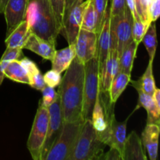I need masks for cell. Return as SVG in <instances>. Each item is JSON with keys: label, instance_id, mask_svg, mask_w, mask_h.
<instances>
[{"label": "cell", "instance_id": "cell-1", "mask_svg": "<svg viewBox=\"0 0 160 160\" xmlns=\"http://www.w3.org/2000/svg\"><path fill=\"white\" fill-rule=\"evenodd\" d=\"M65 71L58 91L63 123L83 119L84 64L75 56Z\"/></svg>", "mask_w": 160, "mask_h": 160}, {"label": "cell", "instance_id": "cell-42", "mask_svg": "<svg viewBox=\"0 0 160 160\" xmlns=\"http://www.w3.org/2000/svg\"><path fill=\"white\" fill-rule=\"evenodd\" d=\"M110 1H111V0H110Z\"/></svg>", "mask_w": 160, "mask_h": 160}, {"label": "cell", "instance_id": "cell-24", "mask_svg": "<svg viewBox=\"0 0 160 160\" xmlns=\"http://www.w3.org/2000/svg\"><path fill=\"white\" fill-rule=\"evenodd\" d=\"M5 77L15 82L29 84L28 72L20 60L11 61L5 69Z\"/></svg>", "mask_w": 160, "mask_h": 160}, {"label": "cell", "instance_id": "cell-9", "mask_svg": "<svg viewBox=\"0 0 160 160\" xmlns=\"http://www.w3.org/2000/svg\"><path fill=\"white\" fill-rule=\"evenodd\" d=\"M86 5L87 0L85 2L79 0L75 3L74 6L64 17L62 31H63L68 45H74L77 36L81 30L83 12Z\"/></svg>", "mask_w": 160, "mask_h": 160}, {"label": "cell", "instance_id": "cell-29", "mask_svg": "<svg viewBox=\"0 0 160 160\" xmlns=\"http://www.w3.org/2000/svg\"><path fill=\"white\" fill-rule=\"evenodd\" d=\"M148 28V25L145 24L140 17L133 19L132 38L134 42H135L136 43L139 45L142 42V38H143Z\"/></svg>", "mask_w": 160, "mask_h": 160}, {"label": "cell", "instance_id": "cell-26", "mask_svg": "<svg viewBox=\"0 0 160 160\" xmlns=\"http://www.w3.org/2000/svg\"><path fill=\"white\" fill-rule=\"evenodd\" d=\"M96 21V13L95 12L92 1L87 0V5H86L84 12H83L81 29L95 32Z\"/></svg>", "mask_w": 160, "mask_h": 160}, {"label": "cell", "instance_id": "cell-32", "mask_svg": "<svg viewBox=\"0 0 160 160\" xmlns=\"http://www.w3.org/2000/svg\"><path fill=\"white\" fill-rule=\"evenodd\" d=\"M43 78L45 84L52 88H56L59 86L62 80L61 73L53 69L47 71L45 75H43Z\"/></svg>", "mask_w": 160, "mask_h": 160}, {"label": "cell", "instance_id": "cell-23", "mask_svg": "<svg viewBox=\"0 0 160 160\" xmlns=\"http://www.w3.org/2000/svg\"><path fill=\"white\" fill-rule=\"evenodd\" d=\"M138 44L133 41L123 50L119 56V70L118 72L131 74L133 69V63L136 58V53Z\"/></svg>", "mask_w": 160, "mask_h": 160}, {"label": "cell", "instance_id": "cell-20", "mask_svg": "<svg viewBox=\"0 0 160 160\" xmlns=\"http://www.w3.org/2000/svg\"><path fill=\"white\" fill-rule=\"evenodd\" d=\"M76 56L74 45H69L60 50H56L52 59V69L62 73L65 71Z\"/></svg>", "mask_w": 160, "mask_h": 160}, {"label": "cell", "instance_id": "cell-17", "mask_svg": "<svg viewBox=\"0 0 160 160\" xmlns=\"http://www.w3.org/2000/svg\"><path fill=\"white\" fill-rule=\"evenodd\" d=\"M159 125L147 123L142 134V142L151 160H156L158 155Z\"/></svg>", "mask_w": 160, "mask_h": 160}, {"label": "cell", "instance_id": "cell-38", "mask_svg": "<svg viewBox=\"0 0 160 160\" xmlns=\"http://www.w3.org/2000/svg\"><path fill=\"white\" fill-rule=\"evenodd\" d=\"M9 62H8V61L0 60V86H1V84H2L3 81H4L5 69H6V66L8 65Z\"/></svg>", "mask_w": 160, "mask_h": 160}, {"label": "cell", "instance_id": "cell-16", "mask_svg": "<svg viewBox=\"0 0 160 160\" xmlns=\"http://www.w3.org/2000/svg\"><path fill=\"white\" fill-rule=\"evenodd\" d=\"M91 120H92L94 129L96 132L98 139L106 145L108 138L109 123H108L107 119H106V116L102 106L100 102L99 95H98V98L95 102V106H94Z\"/></svg>", "mask_w": 160, "mask_h": 160}, {"label": "cell", "instance_id": "cell-7", "mask_svg": "<svg viewBox=\"0 0 160 160\" xmlns=\"http://www.w3.org/2000/svg\"><path fill=\"white\" fill-rule=\"evenodd\" d=\"M48 121L49 114L48 108L44 107L39 101L38 108L27 143L28 151L34 160H41L42 147L48 131Z\"/></svg>", "mask_w": 160, "mask_h": 160}, {"label": "cell", "instance_id": "cell-37", "mask_svg": "<svg viewBox=\"0 0 160 160\" xmlns=\"http://www.w3.org/2000/svg\"><path fill=\"white\" fill-rule=\"evenodd\" d=\"M79 0H65V6H64V13H63V19L65 16L69 12V11L72 9L75 3Z\"/></svg>", "mask_w": 160, "mask_h": 160}, {"label": "cell", "instance_id": "cell-3", "mask_svg": "<svg viewBox=\"0 0 160 160\" xmlns=\"http://www.w3.org/2000/svg\"><path fill=\"white\" fill-rule=\"evenodd\" d=\"M105 146L106 145L97 138L92 120H84L70 160L102 159Z\"/></svg>", "mask_w": 160, "mask_h": 160}, {"label": "cell", "instance_id": "cell-15", "mask_svg": "<svg viewBox=\"0 0 160 160\" xmlns=\"http://www.w3.org/2000/svg\"><path fill=\"white\" fill-rule=\"evenodd\" d=\"M23 48L30 50L43 59L49 61H52L56 50V45L50 43L48 41H45L32 33L29 36Z\"/></svg>", "mask_w": 160, "mask_h": 160}, {"label": "cell", "instance_id": "cell-10", "mask_svg": "<svg viewBox=\"0 0 160 160\" xmlns=\"http://www.w3.org/2000/svg\"><path fill=\"white\" fill-rule=\"evenodd\" d=\"M110 46V10H109V7H107L106 12H105L101 29H100L98 38H97L96 57L98 62L99 77L101 76L105 65H106Z\"/></svg>", "mask_w": 160, "mask_h": 160}, {"label": "cell", "instance_id": "cell-35", "mask_svg": "<svg viewBox=\"0 0 160 160\" xmlns=\"http://www.w3.org/2000/svg\"><path fill=\"white\" fill-rule=\"evenodd\" d=\"M160 15V0H152L149 6V16L152 23L157 20Z\"/></svg>", "mask_w": 160, "mask_h": 160}, {"label": "cell", "instance_id": "cell-30", "mask_svg": "<svg viewBox=\"0 0 160 160\" xmlns=\"http://www.w3.org/2000/svg\"><path fill=\"white\" fill-rule=\"evenodd\" d=\"M49 2L55 14L56 20H57L61 33L62 28H63V13L65 0H49Z\"/></svg>", "mask_w": 160, "mask_h": 160}, {"label": "cell", "instance_id": "cell-41", "mask_svg": "<svg viewBox=\"0 0 160 160\" xmlns=\"http://www.w3.org/2000/svg\"><path fill=\"white\" fill-rule=\"evenodd\" d=\"M134 6H135L136 11H137L138 14L139 9H140V0H134Z\"/></svg>", "mask_w": 160, "mask_h": 160}, {"label": "cell", "instance_id": "cell-21", "mask_svg": "<svg viewBox=\"0 0 160 160\" xmlns=\"http://www.w3.org/2000/svg\"><path fill=\"white\" fill-rule=\"evenodd\" d=\"M20 62L28 72V78H29V85L36 90L42 91L46 86V84H45V80H44L43 75L41 73L37 65L29 58L27 57H23L20 60Z\"/></svg>", "mask_w": 160, "mask_h": 160}, {"label": "cell", "instance_id": "cell-34", "mask_svg": "<svg viewBox=\"0 0 160 160\" xmlns=\"http://www.w3.org/2000/svg\"><path fill=\"white\" fill-rule=\"evenodd\" d=\"M126 7V0H111V6L109 7L110 17L122 13L124 12Z\"/></svg>", "mask_w": 160, "mask_h": 160}, {"label": "cell", "instance_id": "cell-28", "mask_svg": "<svg viewBox=\"0 0 160 160\" xmlns=\"http://www.w3.org/2000/svg\"><path fill=\"white\" fill-rule=\"evenodd\" d=\"M93 5L94 9L96 13V30L95 33L98 35L99 33L100 29H101L102 24L103 18H104L105 12H106V9L108 6V1L109 0H91Z\"/></svg>", "mask_w": 160, "mask_h": 160}, {"label": "cell", "instance_id": "cell-2", "mask_svg": "<svg viewBox=\"0 0 160 160\" xmlns=\"http://www.w3.org/2000/svg\"><path fill=\"white\" fill-rule=\"evenodd\" d=\"M26 20L32 34L56 45L60 29L49 0H28Z\"/></svg>", "mask_w": 160, "mask_h": 160}, {"label": "cell", "instance_id": "cell-27", "mask_svg": "<svg viewBox=\"0 0 160 160\" xmlns=\"http://www.w3.org/2000/svg\"><path fill=\"white\" fill-rule=\"evenodd\" d=\"M152 63L153 61L149 60L146 70L142 77L139 79L140 81L141 88L145 93L152 96L153 93L156 88V82H155L154 77H153L152 70Z\"/></svg>", "mask_w": 160, "mask_h": 160}, {"label": "cell", "instance_id": "cell-18", "mask_svg": "<svg viewBox=\"0 0 160 160\" xmlns=\"http://www.w3.org/2000/svg\"><path fill=\"white\" fill-rule=\"evenodd\" d=\"M123 160H147L141 138L135 131L126 138L123 152Z\"/></svg>", "mask_w": 160, "mask_h": 160}, {"label": "cell", "instance_id": "cell-8", "mask_svg": "<svg viewBox=\"0 0 160 160\" xmlns=\"http://www.w3.org/2000/svg\"><path fill=\"white\" fill-rule=\"evenodd\" d=\"M48 109L49 114V121H48L46 138L42 147L41 160H45L48 151L59 137L63 124L60 107V100L59 96L57 99L48 108Z\"/></svg>", "mask_w": 160, "mask_h": 160}, {"label": "cell", "instance_id": "cell-31", "mask_svg": "<svg viewBox=\"0 0 160 160\" xmlns=\"http://www.w3.org/2000/svg\"><path fill=\"white\" fill-rule=\"evenodd\" d=\"M42 98L40 99V102L44 107L48 108L56 99H57L58 92H56L55 88L49 87L46 85L42 91Z\"/></svg>", "mask_w": 160, "mask_h": 160}, {"label": "cell", "instance_id": "cell-40", "mask_svg": "<svg viewBox=\"0 0 160 160\" xmlns=\"http://www.w3.org/2000/svg\"><path fill=\"white\" fill-rule=\"evenodd\" d=\"M8 0H0V13H2Z\"/></svg>", "mask_w": 160, "mask_h": 160}, {"label": "cell", "instance_id": "cell-5", "mask_svg": "<svg viewBox=\"0 0 160 160\" xmlns=\"http://www.w3.org/2000/svg\"><path fill=\"white\" fill-rule=\"evenodd\" d=\"M100 77L96 56L84 63L83 119L91 120L92 110L99 95Z\"/></svg>", "mask_w": 160, "mask_h": 160}, {"label": "cell", "instance_id": "cell-39", "mask_svg": "<svg viewBox=\"0 0 160 160\" xmlns=\"http://www.w3.org/2000/svg\"><path fill=\"white\" fill-rule=\"evenodd\" d=\"M152 98L154 100L155 103L157 105V106H159L160 108V90L159 88H156V90H155V92L152 95Z\"/></svg>", "mask_w": 160, "mask_h": 160}, {"label": "cell", "instance_id": "cell-4", "mask_svg": "<svg viewBox=\"0 0 160 160\" xmlns=\"http://www.w3.org/2000/svg\"><path fill=\"white\" fill-rule=\"evenodd\" d=\"M84 123V119L63 123L59 137L48 151L45 160H70Z\"/></svg>", "mask_w": 160, "mask_h": 160}, {"label": "cell", "instance_id": "cell-33", "mask_svg": "<svg viewBox=\"0 0 160 160\" xmlns=\"http://www.w3.org/2000/svg\"><path fill=\"white\" fill-rule=\"evenodd\" d=\"M22 50L23 48H6L0 60L11 62L18 59L22 55Z\"/></svg>", "mask_w": 160, "mask_h": 160}, {"label": "cell", "instance_id": "cell-6", "mask_svg": "<svg viewBox=\"0 0 160 160\" xmlns=\"http://www.w3.org/2000/svg\"><path fill=\"white\" fill-rule=\"evenodd\" d=\"M133 16L127 6L124 12L110 17L111 46L117 49L118 56L123 50L133 42Z\"/></svg>", "mask_w": 160, "mask_h": 160}, {"label": "cell", "instance_id": "cell-13", "mask_svg": "<svg viewBox=\"0 0 160 160\" xmlns=\"http://www.w3.org/2000/svg\"><path fill=\"white\" fill-rule=\"evenodd\" d=\"M131 84L138 93V103L134 111L138 108L143 107L147 112V123H155L159 125L160 108L157 106L153 100L152 96L145 93L141 88L140 81H131Z\"/></svg>", "mask_w": 160, "mask_h": 160}, {"label": "cell", "instance_id": "cell-11", "mask_svg": "<svg viewBox=\"0 0 160 160\" xmlns=\"http://www.w3.org/2000/svg\"><path fill=\"white\" fill-rule=\"evenodd\" d=\"M97 38L94 31L81 29L74 43L76 56L81 62L85 63L96 56Z\"/></svg>", "mask_w": 160, "mask_h": 160}, {"label": "cell", "instance_id": "cell-19", "mask_svg": "<svg viewBox=\"0 0 160 160\" xmlns=\"http://www.w3.org/2000/svg\"><path fill=\"white\" fill-rule=\"evenodd\" d=\"M31 31L28 28L26 19L23 20L17 28L6 36L5 44L6 48H23L28 38L31 35Z\"/></svg>", "mask_w": 160, "mask_h": 160}, {"label": "cell", "instance_id": "cell-22", "mask_svg": "<svg viewBox=\"0 0 160 160\" xmlns=\"http://www.w3.org/2000/svg\"><path fill=\"white\" fill-rule=\"evenodd\" d=\"M131 74L122 73V72H118L117 73L111 83L109 91H108L109 101L111 102L114 103V104L117 102L121 94L124 92L127 86L131 82Z\"/></svg>", "mask_w": 160, "mask_h": 160}, {"label": "cell", "instance_id": "cell-14", "mask_svg": "<svg viewBox=\"0 0 160 160\" xmlns=\"http://www.w3.org/2000/svg\"><path fill=\"white\" fill-rule=\"evenodd\" d=\"M119 70V56L117 49L110 46L109 56L106 60V65L100 76L99 92L106 93L109 91L112 80L115 78Z\"/></svg>", "mask_w": 160, "mask_h": 160}, {"label": "cell", "instance_id": "cell-36", "mask_svg": "<svg viewBox=\"0 0 160 160\" xmlns=\"http://www.w3.org/2000/svg\"><path fill=\"white\" fill-rule=\"evenodd\" d=\"M102 160H123L121 154L120 152L115 148H110L109 151L106 154H103Z\"/></svg>", "mask_w": 160, "mask_h": 160}, {"label": "cell", "instance_id": "cell-25", "mask_svg": "<svg viewBox=\"0 0 160 160\" xmlns=\"http://www.w3.org/2000/svg\"><path fill=\"white\" fill-rule=\"evenodd\" d=\"M142 42H143L148 52L149 60L153 61L156 56V47H157V34H156V26L155 22L152 23L148 27Z\"/></svg>", "mask_w": 160, "mask_h": 160}, {"label": "cell", "instance_id": "cell-12", "mask_svg": "<svg viewBox=\"0 0 160 160\" xmlns=\"http://www.w3.org/2000/svg\"><path fill=\"white\" fill-rule=\"evenodd\" d=\"M27 4L28 0H8L2 12L6 23V36L26 19Z\"/></svg>", "mask_w": 160, "mask_h": 160}]
</instances>
